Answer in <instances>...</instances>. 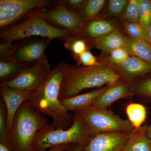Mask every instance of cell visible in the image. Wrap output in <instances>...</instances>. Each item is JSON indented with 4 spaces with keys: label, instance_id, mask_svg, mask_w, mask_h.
Here are the masks:
<instances>
[{
    "label": "cell",
    "instance_id": "6da1fadb",
    "mask_svg": "<svg viewBox=\"0 0 151 151\" xmlns=\"http://www.w3.org/2000/svg\"><path fill=\"white\" fill-rule=\"evenodd\" d=\"M63 65L60 100L78 95L84 89L111 86L119 82L121 78L113 67L102 64L80 67L63 62Z\"/></svg>",
    "mask_w": 151,
    "mask_h": 151
},
{
    "label": "cell",
    "instance_id": "7a4b0ae2",
    "mask_svg": "<svg viewBox=\"0 0 151 151\" xmlns=\"http://www.w3.org/2000/svg\"><path fill=\"white\" fill-rule=\"evenodd\" d=\"M63 75V62L52 69L43 86L33 93L27 102L39 112L51 117L55 129L66 130L73 123V117L60 104V85Z\"/></svg>",
    "mask_w": 151,
    "mask_h": 151
},
{
    "label": "cell",
    "instance_id": "3957f363",
    "mask_svg": "<svg viewBox=\"0 0 151 151\" xmlns=\"http://www.w3.org/2000/svg\"><path fill=\"white\" fill-rule=\"evenodd\" d=\"M46 117L26 101L19 108L9 132L11 151H33L37 132L48 125Z\"/></svg>",
    "mask_w": 151,
    "mask_h": 151
},
{
    "label": "cell",
    "instance_id": "277c9868",
    "mask_svg": "<svg viewBox=\"0 0 151 151\" xmlns=\"http://www.w3.org/2000/svg\"><path fill=\"white\" fill-rule=\"evenodd\" d=\"M93 136L78 113L73 116V123L66 130L55 129L48 124L37 132L33 151H45L56 146L71 144L85 146Z\"/></svg>",
    "mask_w": 151,
    "mask_h": 151
},
{
    "label": "cell",
    "instance_id": "5b68a950",
    "mask_svg": "<svg viewBox=\"0 0 151 151\" xmlns=\"http://www.w3.org/2000/svg\"><path fill=\"white\" fill-rule=\"evenodd\" d=\"M71 33L50 23L44 19L36 16L29 17L22 21L1 29V42H13L30 37L40 36L64 42Z\"/></svg>",
    "mask_w": 151,
    "mask_h": 151
},
{
    "label": "cell",
    "instance_id": "8992f818",
    "mask_svg": "<svg viewBox=\"0 0 151 151\" xmlns=\"http://www.w3.org/2000/svg\"><path fill=\"white\" fill-rule=\"evenodd\" d=\"M78 113L92 136L100 133L131 132L134 129L128 120H124L111 111L89 107Z\"/></svg>",
    "mask_w": 151,
    "mask_h": 151
},
{
    "label": "cell",
    "instance_id": "52a82bcc",
    "mask_svg": "<svg viewBox=\"0 0 151 151\" xmlns=\"http://www.w3.org/2000/svg\"><path fill=\"white\" fill-rule=\"evenodd\" d=\"M31 16L40 17L72 34H78L84 23L80 14L68 6L63 0L56 1L53 5L48 7L36 10L29 17Z\"/></svg>",
    "mask_w": 151,
    "mask_h": 151
},
{
    "label": "cell",
    "instance_id": "ba28073f",
    "mask_svg": "<svg viewBox=\"0 0 151 151\" xmlns=\"http://www.w3.org/2000/svg\"><path fill=\"white\" fill-rule=\"evenodd\" d=\"M56 1L1 0L0 27L15 24L29 17L34 11L53 5Z\"/></svg>",
    "mask_w": 151,
    "mask_h": 151
},
{
    "label": "cell",
    "instance_id": "9c48e42d",
    "mask_svg": "<svg viewBox=\"0 0 151 151\" xmlns=\"http://www.w3.org/2000/svg\"><path fill=\"white\" fill-rule=\"evenodd\" d=\"M52 71L45 53L35 64L27 68L15 78L1 83L13 89L34 92L46 83Z\"/></svg>",
    "mask_w": 151,
    "mask_h": 151
},
{
    "label": "cell",
    "instance_id": "30bf717a",
    "mask_svg": "<svg viewBox=\"0 0 151 151\" xmlns=\"http://www.w3.org/2000/svg\"><path fill=\"white\" fill-rule=\"evenodd\" d=\"M52 40L47 38H27L15 44L13 61L30 67L35 64L45 53Z\"/></svg>",
    "mask_w": 151,
    "mask_h": 151
},
{
    "label": "cell",
    "instance_id": "8fae6325",
    "mask_svg": "<svg viewBox=\"0 0 151 151\" xmlns=\"http://www.w3.org/2000/svg\"><path fill=\"white\" fill-rule=\"evenodd\" d=\"M131 132H109L97 134L93 136L86 145L83 147L82 150L122 151Z\"/></svg>",
    "mask_w": 151,
    "mask_h": 151
},
{
    "label": "cell",
    "instance_id": "7c38bea8",
    "mask_svg": "<svg viewBox=\"0 0 151 151\" xmlns=\"http://www.w3.org/2000/svg\"><path fill=\"white\" fill-rule=\"evenodd\" d=\"M33 92L13 89L3 83H0V93L6 109L7 128L8 134L12 128L17 111L24 103L29 99Z\"/></svg>",
    "mask_w": 151,
    "mask_h": 151
},
{
    "label": "cell",
    "instance_id": "4fadbf2b",
    "mask_svg": "<svg viewBox=\"0 0 151 151\" xmlns=\"http://www.w3.org/2000/svg\"><path fill=\"white\" fill-rule=\"evenodd\" d=\"M133 94L132 85L130 83L119 81L113 85L106 86L92 106L98 109L107 110L114 102Z\"/></svg>",
    "mask_w": 151,
    "mask_h": 151
},
{
    "label": "cell",
    "instance_id": "5bb4252c",
    "mask_svg": "<svg viewBox=\"0 0 151 151\" xmlns=\"http://www.w3.org/2000/svg\"><path fill=\"white\" fill-rule=\"evenodd\" d=\"M118 29L112 22L95 18L84 23L78 34L84 37L92 46L93 41L115 31Z\"/></svg>",
    "mask_w": 151,
    "mask_h": 151
},
{
    "label": "cell",
    "instance_id": "9a60e30c",
    "mask_svg": "<svg viewBox=\"0 0 151 151\" xmlns=\"http://www.w3.org/2000/svg\"><path fill=\"white\" fill-rule=\"evenodd\" d=\"M105 87L98 88L91 92L73 97L60 99V104L68 112H79L92 106L97 97L104 91Z\"/></svg>",
    "mask_w": 151,
    "mask_h": 151
},
{
    "label": "cell",
    "instance_id": "2e32d148",
    "mask_svg": "<svg viewBox=\"0 0 151 151\" xmlns=\"http://www.w3.org/2000/svg\"><path fill=\"white\" fill-rule=\"evenodd\" d=\"M116 66L119 75L127 80H132L151 71V64L135 56H130L125 62Z\"/></svg>",
    "mask_w": 151,
    "mask_h": 151
},
{
    "label": "cell",
    "instance_id": "e0dca14e",
    "mask_svg": "<svg viewBox=\"0 0 151 151\" xmlns=\"http://www.w3.org/2000/svg\"><path fill=\"white\" fill-rule=\"evenodd\" d=\"M91 44L101 50L102 53L109 54L114 50L126 47L125 36L118 29L108 35L95 40Z\"/></svg>",
    "mask_w": 151,
    "mask_h": 151
},
{
    "label": "cell",
    "instance_id": "ac0fdd59",
    "mask_svg": "<svg viewBox=\"0 0 151 151\" xmlns=\"http://www.w3.org/2000/svg\"><path fill=\"white\" fill-rule=\"evenodd\" d=\"M147 128L141 127L131 132L124 146V151H150L151 140L147 135Z\"/></svg>",
    "mask_w": 151,
    "mask_h": 151
},
{
    "label": "cell",
    "instance_id": "d6986e66",
    "mask_svg": "<svg viewBox=\"0 0 151 151\" xmlns=\"http://www.w3.org/2000/svg\"><path fill=\"white\" fill-rule=\"evenodd\" d=\"M126 47L130 56H135L151 64V45L148 42L125 36Z\"/></svg>",
    "mask_w": 151,
    "mask_h": 151
},
{
    "label": "cell",
    "instance_id": "ffe728a7",
    "mask_svg": "<svg viewBox=\"0 0 151 151\" xmlns=\"http://www.w3.org/2000/svg\"><path fill=\"white\" fill-rule=\"evenodd\" d=\"M126 112L129 121L134 130L139 129L145 121L147 111L144 105L138 103H131L126 107Z\"/></svg>",
    "mask_w": 151,
    "mask_h": 151
},
{
    "label": "cell",
    "instance_id": "44dd1931",
    "mask_svg": "<svg viewBox=\"0 0 151 151\" xmlns=\"http://www.w3.org/2000/svg\"><path fill=\"white\" fill-rule=\"evenodd\" d=\"M64 46L72 56L80 55L89 50L91 45L83 37L78 34H71L64 40Z\"/></svg>",
    "mask_w": 151,
    "mask_h": 151
},
{
    "label": "cell",
    "instance_id": "7402d4cb",
    "mask_svg": "<svg viewBox=\"0 0 151 151\" xmlns=\"http://www.w3.org/2000/svg\"><path fill=\"white\" fill-rule=\"evenodd\" d=\"M28 67L13 60H0L1 82L13 79Z\"/></svg>",
    "mask_w": 151,
    "mask_h": 151
},
{
    "label": "cell",
    "instance_id": "603a6c76",
    "mask_svg": "<svg viewBox=\"0 0 151 151\" xmlns=\"http://www.w3.org/2000/svg\"><path fill=\"white\" fill-rule=\"evenodd\" d=\"M105 2V0L86 1L79 12L84 23L96 18L103 9Z\"/></svg>",
    "mask_w": 151,
    "mask_h": 151
},
{
    "label": "cell",
    "instance_id": "cb8c5ba5",
    "mask_svg": "<svg viewBox=\"0 0 151 151\" xmlns=\"http://www.w3.org/2000/svg\"><path fill=\"white\" fill-rule=\"evenodd\" d=\"M123 26L129 36L134 38L147 41L149 42L147 32L139 22H131L126 21L123 24Z\"/></svg>",
    "mask_w": 151,
    "mask_h": 151
},
{
    "label": "cell",
    "instance_id": "d4e9b609",
    "mask_svg": "<svg viewBox=\"0 0 151 151\" xmlns=\"http://www.w3.org/2000/svg\"><path fill=\"white\" fill-rule=\"evenodd\" d=\"M138 22L147 31L151 24V0H142Z\"/></svg>",
    "mask_w": 151,
    "mask_h": 151
},
{
    "label": "cell",
    "instance_id": "484cf974",
    "mask_svg": "<svg viewBox=\"0 0 151 151\" xmlns=\"http://www.w3.org/2000/svg\"><path fill=\"white\" fill-rule=\"evenodd\" d=\"M0 142L4 143L9 147L6 109L2 99L0 100Z\"/></svg>",
    "mask_w": 151,
    "mask_h": 151
},
{
    "label": "cell",
    "instance_id": "4316f807",
    "mask_svg": "<svg viewBox=\"0 0 151 151\" xmlns=\"http://www.w3.org/2000/svg\"><path fill=\"white\" fill-rule=\"evenodd\" d=\"M142 0H130L123 16L127 21L138 22Z\"/></svg>",
    "mask_w": 151,
    "mask_h": 151
},
{
    "label": "cell",
    "instance_id": "83f0119b",
    "mask_svg": "<svg viewBox=\"0 0 151 151\" xmlns=\"http://www.w3.org/2000/svg\"><path fill=\"white\" fill-rule=\"evenodd\" d=\"M109 54L107 58V63L110 65H115L125 62L130 56L126 47H119L114 50Z\"/></svg>",
    "mask_w": 151,
    "mask_h": 151
},
{
    "label": "cell",
    "instance_id": "f1b7e54d",
    "mask_svg": "<svg viewBox=\"0 0 151 151\" xmlns=\"http://www.w3.org/2000/svg\"><path fill=\"white\" fill-rule=\"evenodd\" d=\"M78 65L82 64L83 66L92 67L101 65L102 63L99 62L98 59L92 54L89 50L84 52L80 55L73 56Z\"/></svg>",
    "mask_w": 151,
    "mask_h": 151
},
{
    "label": "cell",
    "instance_id": "f546056e",
    "mask_svg": "<svg viewBox=\"0 0 151 151\" xmlns=\"http://www.w3.org/2000/svg\"><path fill=\"white\" fill-rule=\"evenodd\" d=\"M129 1L128 0H110L108 3V12L112 16L116 17L124 14Z\"/></svg>",
    "mask_w": 151,
    "mask_h": 151
},
{
    "label": "cell",
    "instance_id": "4dcf8cb0",
    "mask_svg": "<svg viewBox=\"0 0 151 151\" xmlns=\"http://www.w3.org/2000/svg\"><path fill=\"white\" fill-rule=\"evenodd\" d=\"M132 90L133 94L146 96L151 99V78L132 85Z\"/></svg>",
    "mask_w": 151,
    "mask_h": 151
},
{
    "label": "cell",
    "instance_id": "1f68e13d",
    "mask_svg": "<svg viewBox=\"0 0 151 151\" xmlns=\"http://www.w3.org/2000/svg\"><path fill=\"white\" fill-rule=\"evenodd\" d=\"M13 42H1L0 60H13V55L15 48V44H13Z\"/></svg>",
    "mask_w": 151,
    "mask_h": 151
},
{
    "label": "cell",
    "instance_id": "d6a6232c",
    "mask_svg": "<svg viewBox=\"0 0 151 151\" xmlns=\"http://www.w3.org/2000/svg\"><path fill=\"white\" fill-rule=\"evenodd\" d=\"M64 3L76 12H80L86 1L84 0H63Z\"/></svg>",
    "mask_w": 151,
    "mask_h": 151
},
{
    "label": "cell",
    "instance_id": "836d02e7",
    "mask_svg": "<svg viewBox=\"0 0 151 151\" xmlns=\"http://www.w3.org/2000/svg\"><path fill=\"white\" fill-rule=\"evenodd\" d=\"M83 146L77 144H71L68 145L65 151H83Z\"/></svg>",
    "mask_w": 151,
    "mask_h": 151
},
{
    "label": "cell",
    "instance_id": "e575fe53",
    "mask_svg": "<svg viewBox=\"0 0 151 151\" xmlns=\"http://www.w3.org/2000/svg\"><path fill=\"white\" fill-rule=\"evenodd\" d=\"M68 145H62L58 146L53 147L50 149L48 150L45 151H65L68 147Z\"/></svg>",
    "mask_w": 151,
    "mask_h": 151
},
{
    "label": "cell",
    "instance_id": "d590c367",
    "mask_svg": "<svg viewBox=\"0 0 151 151\" xmlns=\"http://www.w3.org/2000/svg\"><path fill=\"white\" fill-rule=\"evenodd\" d=\"M0 151H11L10 149L4 143L0 142Z\"/></svg>",
    "mask_w": 151,
    "mask_h": 151
},
{
    "label": "cell",
    "instance_id": "8d00e7d4",
    "mask_svg": "<svg viewBox=\"0 0 151 151\" xmlns=\"http://www.w3.org/2000/svg\"><path fill=\"white\" fill-rule=\"evenodd\" d=\"M148 37L149 42L151 45V24L149 27L147 29Z\"/></svg>",
    "mask_w": 151,
    "mask_h": 151
},
{
    "label": "cell",
    "instance_id": "74e56055",
    "mask_svg": "<svg viewBox=\"0 0 151 151\" xmlns=\"http://www.w3.org/2000/svg\"><path fill=\"white\" fill-rule=\"evenodd\" d=\"M147 135L149 139L151 140V124L149 127H148L147 130Z\"/></svg>",
    "mask_w": 151,
    "mask_h": 151
},
{
    "label": "cell",
    "instance_id": "f35d334b",
    "mask_svg": "<svg viewBox=\"0 0 151 151\" xmlns=\"http://www.w3.org/2000/svg\"><path fill=\"white\" fill-rule=\"evenodd\" d=\"M150 151H151V146H150Z\"/></svg>",
    "mask_w": 151,
    "mask_h": 151
},
{
    "label": "cell",
    "instance_id": "ab89813d",
    "mask_svg": "<svg viewBox=\"0 0 151 151\" xmlns=\"http://www.w3.org/2000/svg\"><path fill=\"white\" fill-rule=\"evenodd\" d=\"M122 151H124L122 150Z\"/></svg>",
    "mask_w": 151,
    "mask_h": 151
}]
</instances>
